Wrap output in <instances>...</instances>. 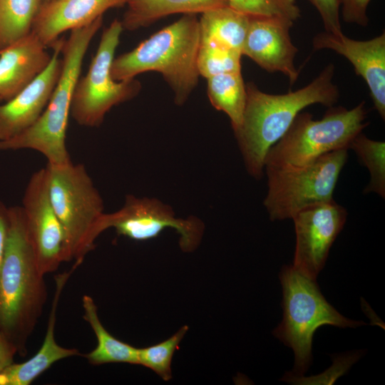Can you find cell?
<instances>
[{"mask_svg":"<svg viewBox=\"0 0 385 385\" xmlns=\"http://www.w3.org/2000/svg\"><path fill=\"white\" fill-rule=\"evenodd\" d=\"M128 0H51L43 3L34 21L31 33L52 48L60 36L86 26L108 9L122 7Z\"/></svg>","mask_w":385,"mask_h":385,"instance_id":"16","label":"cell"},{"mask_svg":"<svg viewBox=\"0 0 385 385\" xmlns=\"http://www.w3.org/2000/svg\"><path fill=\"white\" fill-rule=\"evenodd\" d=\"M123 31L118 19L103 31L88 71L76 84L70 116L80 125L100 126L113 106L133 99L141 90V83L135 78L118 81L111 76V64Z\"/></svg>","mask_w":385,"mask_h":385,"instance_id":"9","label":"cell"},{"mask_svg":"<svg viewBox=\"0 0 385 385\" xmlns=\"http://www.w3.org/2000/svg\"><path fill=\"white\" fill-rule=\"evenodd\" d=\"M102 24L101 16L71 30L69 36L63 38L61 73L46 108L32 126L14 138L0 141V150H33L44 155L50 165L72 162L66 146L72 97L86 51Z\"/></svg>","mask_w":385,"mask_h":385,"instance_id":"4","label":"cell"},{"mask_svg":"<svg viewBox=\"0 0 385 385\" xmlns=\"http://www.w3.org/2000/svg\"><path fill=\"white\" fill-rule=\"evenodd\" d=\"M349 149L356 153L369 172L370 180L364 192H374L384 198L385 143L370 139L361 132L352 140Z\"/></svg>","mask_w":385,"mask_h":385,"instance_id":"24","label":"cell"},{"mask_svg":"<svg viewBox=\"0 0 385 385\" xmlns=\"http://www.w3.org/2000/svg\"><path fill=\"white\" fill-rule=\"evenodd\" d=\"M82 306L83 317L97 339L96 347L82 355L88 362L95 366L109 363L138 364V348L118 340L106 329L98 317L97 306L90 295L83 296Z\"/></svg>","mask_w":385,"mask_h":385,"instance_id":"21","label":"cell"},{"mask_svg":"<svg viewBox=\"0 0 385 385\" xmlns=\"http://www.w3.org/2000/svg\"><path fill=\"white\" fill-rule=\"evenodd\" d=\"M279 279L283 319L273 334L292 349L294 373L301 376L312 364V338L317 328L326 324L355 328L366 324L342 315L325 299L316 280L302 274L292 265L282 268Z\"/></svg>","mask_w":385,"mask_h":385,"instance_id":"6","label":"cell"},{"mask_svg":"<svg viewBox=\"0 0 385 385\" xmlns=\"http://www.w3.org/2000/svg\"><path fill=\"white\" fill-rule=\"evenodd\" d=\"M80 266L74 262L71 269L55 276V292L43 343L38 351L22 363H12L0 372V385H29L54 363L79 355L78 349L60 346L56 341V312L61 293L69 277Z\"/></svg>","mask_w":385,"mask_h":385,"instance_id":"17","label":"cell"},{"mask_svg":"<svg viewBox=\"0 0 385 385\" xmlns=\"http://www.w3.org/2000/svg\"><path fill=\"white\" fill-rule=\"evenodd\" d=\"M227 3L250 16L277 17L294 22L301 16L296 0H227Z\"/></svg>","mask_w":385,"mask_h":385,"instance_id":"27","label":"cell"},{"mask_svg":"<svg viewBox=\"0 0 385 385\" xmlns=\"http://www.w3.org/2000/svg\"><path fill=\"white\" fill-rule=\"evenodd\" d=\"M334 71V65L329 63L306 86L284 94L265 93L252 82L246 84L243 119L234 133L250 176L257 180L263 176L268 150L304 108L316 103L329 108L337 103L339 91L333 82Z\"/></svg>","mask_w":385,"mask_h":385,"instance_id":"1","label":"cell"},{"mask_svg":"<svg viewBox=\"0 0 385 385\" xmlns=\"http://www.w3.org/2000/svg\"><path fill=\"white\" fill-rule=\"evenodd\" d=\"M199 46L197 14H183L130 51L114 58L111 68L112 78L120 81L135 78L144 72H158L172 89L175 104L182 106L198 83Z\"/></svg>","mask_w":385,"mask_h":385,"instance_id":"3","label":"cell"},{"mask_svg":"<svg viewBox=\"0 0 385 385\" xmlns=\"http://www.w3.org/2000/svg\"><path fill=\"white\" fill-rule=\"evenodd\" d=\"M9 223V207L0 200V267L3 259Z\"/></svg>","mask_w":385,"mask_h":385,"instance_id":"31","label":"cell"},{"mask_svg":"<svg viewBox=\"0 0 385 385\" xmlns=\"http://www.w3.org/2000/svg\"><path fill=\"white\" fill-rule=\"evenodd\" d=\"M62 41L59 38L53 46L47 67L13 98L0 104V141L28 129L43 113L61 73Z\"/></svg>","mask_w":385,"mask_h":385,"instance_id":"15","label":"cell"},{"mask_svg":"<svg viewBox=\"0 0 385 385\" xmlns=\"http://www.w3.org/2000/svg\"><path fill=\"white\" fill-rule=\"evenodd\" d=\"M317 10L325 31L334 34L342 33L340 23L339 0H307Z\"/></svg>","mask_w":385,"mask_h":385,"instance_id":"28","label":"cell"},{"mask_svg":"<svg viewBox=\"0 0 385 385\" xmlns=\"http://www.w3.org/2000/svg\"><path fill=\"white\" fill-rule=\"evenodd\" d=\"M44 276L39 270L23 210L9 207V223L0 267V332L27 354L28 340L47 299Z\"/></svg>","mask_w":385,"mask_h":385,"instance_id":"2","label":"cell"},{"mask_svg":"<svg viewBox=\"0 0 385 385\" xmlns=\"http://www.w3.org/2000/svg\"><path fill=\"white\" fill-rule=\"evenodd\" d=\"M346 218V210L333 199L308 205L298 211L292 218L296 235L292 267L316 280Z\"/></svg>","mask_w":385,"mask_h":385,"instance_id":"11","label":"cell"},{"mask_svg":"<svg viewBox=\"0 0 385 385\" xmlns=\"http://www.w3.org/2000/svg\"><path fill=\"white\" fill-rule=\"evenodd\" d=\"M188 330V327L184 325L165 341L150 346L138 348V364L151 369L164 381L170 380L173 354Z\"/></svg>","mask_w":385,"mask_h":385,"instance_id":"25","label":"cell"},{"mask_svg":"<svg viewBox=\"0 0 385 385\" xmlns=\"http://www.w3.org/2000/svg\"><path fill=\"white\" fill-rule=\"evenodd\" d=\"M207 80V96L212 106L230 118L233 131L242 122L247 101L246 84L241 72L216 75Z\"/></svg>","mask_w":385,"mask_h":385,"instance_id":"22","label":"cell"},{"mask_svg":"<svg viewBox=\"0 0 385 385\" xmlns=\"http://www.w3.org/2000/svg\"><path fill=\"white\" fill-rule=\"evenodd\" d=\"M314 50L329 49L345 57L356 75L366 83L374 106L385 118V32L366 41H358L343 33L323 31L312 39Z\"/></svg>","mask_w":385,"mask_h":385,"instance_id":"14","label":"cell"},{"mask_svg":"<svg viewBox=\"0 0 385 385\" xmlns=\"http://www.w3.org/2000/svg\"><path fill=\"white\" fill-rule=\"evenodd\" d=\"M120 21L123 30L146 27L163 17L175 14H202L228 6L227 0H128Z\"/></svg>","mask_w":385,"mask_h":385,"instance_id":"19","label":"cell"},{"mask_svg":"<svg viewBox=\"0 0 385 385\" xmlns=\"http://www.w3.org/2000/svg\"><path fill=\"white\" fill-rule=\"evenodd\" d=\"M347 151L334 150L299 167L265 166L267 192L263 204L270 220L292 219L308 205L332 200Z\"/></svg>","mask_w":385,"mask_h":385,"instance_id":"8","label":"cell"},{"mask_svg":"<svg viewBox=\"0 0 385 385\" xmlns=\"http://www.w3.org/2000/svg\"><path fill=\"white\" fill-rule=\"evenodd\" d=\"M21 207L40 272L56 271L64 262V236L51 201L46 166L31 175Z\"/></svg>","mask_w":385,"mask_h":385,"instance_id":"12","label":"cell"},{"mask_svg":"<svg viewBox=\"0 0 385 385\" xmlns=\"http://www.w3.org/2000/svg\"><path fill=\"white\" fill-rule=\"evenodd\" d=\"M31 32L0 52V102H6L48 65L51 55Z\"/></svg>","mask_w":385,"mask_h":385,"instance_id":"18","label":"cell"},{"mask_svg":"<svg viewBox=\"0 0 385 385\" xmlns=\"http://www.w3.org/2000/svg\"><path fill=\"white\" fill-rule=\"evenodd\" d=\"M51 201L64 236V262L83 261L101 234L103 198L85 165L46 164Z\"/></svg>","mask_w":385,"mask_h":385,"instance_id":"5","label":"cell"},{"mask_svg":"<svg viewBox=\"0 0 385 385\" xmlns=\"http://www.w3.org/2000/svg\"><path fill=\"white\" fill-rule=\"evenodd\" d=\"M371 0H339L344 21L365 27L369 24L367 8Z\"/></svg>","mask_w":385,"mask_h":385,"instance_id":"29","label":"cell"},{"mask_svg":"<svg viewBox=\"0 0 385 385\" xmlns=\"http://www.w3.org/2000/svg\"><path fill=\"white\" fill-rule=\"evenodd\" d=\"M17 354L16 347L0 332V372L14 363V356Z\"/></svg>","mask_w":385,"mask_h":385,"instance_id":"30","label":"cell"},{"mask_svg":"<svg viewBox=\"0 0 385 385\" xmlns=\"http://www.w3.org/2000/svg\"><path fill=\"white\" fill-rule=\"evenodd\" d=\"M99 227L101 233L112 227L118 235L137 241L155 238L165 229L173 228L180 236V249L185 252L198 247L205 230L204 223L198 217H178L173 209L160 200L133 195H126L118 210L104 213Z\"/></svg>","mask_w":385,"mask_h":385,"instance_id":"10","label":"cell"},{"mask_svg":"<svg viewBox=\"0 0 385 385\" xmlns=\"http://www.w3.org/2000/svg\"><path fill=\"white\" fill-rule=\"evenodd\" d=\"M249 21L250 16L229 6L205 11L199 19L200 43L215 45L242 53Z\"/></svg>","mask_w":385,"mask_h":385,"instance_id":"20","label":"cell"},{"mask_svg":"<svg viewBox=\"0 0 385 385\" xmlns=\"http://www.w3.org/2000/svg\"><path fill=\"white\" fill-rule=\"evenodd\" d=\"M242 56L231 49L200 43L197 56L198 73L208 78L223 73L241 72Z\"/></svg>","mask_w":385,"mask_h":385,"instance_id":"26","label":"cell"},{"mask_svg":"<svg viewBox=\"0 0 385 385\" xmlns=\"http://www.w3.org/2000/svg\"><path fill=\"white\" fill-rule=\"evenodd\" d=\"M366 114L364 101L349 110L329 107L320 120L301 111L268 150L265 167L303 166L328 153L349 150L352 140L369 124Z\"/></svg>","mask_w":385,"mask_h":385,"instance_id":"7","label":"cell"},{"mask_svg":"<svg viewBox=\"0 0 385 385\" xmlns=\"http://www.w3.org/2000/svg\"><path fill=\"white\" fill-rule=\"evenodd\" d=\"M294 22L282 18L250 16L242 54L267 72H280L291 85L299 77L294 61L298 51L289 30Z\"/></svg>","mask_w":385,"mask_h":385,"instance_id":"13","label":"cell"},{"mask_svg":"<svg viewBox=\"0 0 385 385\" xmlns=\"http://www.w3.org/2000/svg\"><path fill=\"white\" fill-rule=\"evenodd\" d=\"M49 1H51V0H43V3L48 2Z\"/></svg>","mask_w":385,"mask_h":385,"instance_id":"32","label":"cell"},{"mask_svg":"<svg viewBox=\"0 0 385 385\" xmlns=\"http://www.w3.org/2000/svg\"><path fill=\"white\" fill-rule=\"evenodd\" d=\"M43 0H0V52L31 32Z\"/></svg>","mask_w":385,"mask_h":385,"instance_id":"23","label":"cell"}]
</instances>
